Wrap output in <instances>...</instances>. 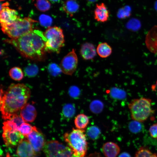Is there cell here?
<instances>
[{
    "label": "cell",
    "mask_w": 157,
    "mask_h": 157,
    "mask_svg": "<svg viewBox=\"0 0 157 157\" xmlns=\"http://www.w3.org/2000/svg\"><path fill=\"white\" fill-rule=\"evenodd\" d=\"M46 40L42 31L34 30L17 38L6 39L4 41L12 45L25 57L42 61L45 57Z\"/></svg>",
    "instance_id": "6da1fadb"
},
{
    "label": "cell",
    "mask_w": 157,
    "mask_h": 157,
    "mask_svg": "<svg viewBox=\"0 0 157 157\" xmlns=\"http://www.w3.org/2000/svg\"><path fill=\"white\" fill-rule=\"evenodd\" d=\"M0 109L2 118H10L27 104L30 96L29 89L23 84H11L6 91H1Z\"/></svg>",
    "instance_id": "7a4b0ae2"
},
{
    "label": "cell",
    "mask_w": 157,
    "mask_h": 157,
    "mask_svg": "<svg viewBox=\"0 0 157 157\" xmlns=\"http://www.w3.org/2000/svg\"><path fill=\"white\" fill-rule=\"evenodd\" d=\"M63 138L74 155L80 157L85 155L88 143L85 130L73 128L71 131L65 133Z\"/></svg>",
    "instance_id": "3957f363"
},
{
    "label": "cell",
    "mask_w": 157,
    "mask_h": 157,
    "mask_svg": "<svg viewBox=\"0 0 157 157\" xmlns=\"http://www.w3.org/2000/svg\"><path fill=\"white\" fill-rule=\"evenodd\" d=\"M151 102V99L145 97L132 100L128 107L132 119L140 122L146 121L154 111Z\"/></svg>",
    "instance_id": "277c9868"
},
{
    "label": "cell",
    "mask_w": 157,
    "mask_h": 157,
    "mask_svg": "<svg viewBox=\"0 0 157 157\" xmlns=\"http://www.w3.org/2000/svg\"><path fill=\"white\" fill-rule=\"evenodd\" d=\"M35 22H37L29 17H19L11 24L2 26L1 29L11 39H16L33 30V24Z\"/></svg>",
    "instance_id": "5b68a950"
},
{
    "label": "cell",
    "mask_w": 157,
    "mask_h": 157,
    "mask_svg": "<svg viewBox=\"0 0 157 157\" xmlns=\"http://www.w3.org/2000/svg\"><path fill=\"white\" fill-rule=\"evenodd\" d=\"M46 40L45 49L46 51L60 53L65 45L64 36L63 30L57 26L48 28L44 33Z\"/></svg>",
    "instance_id": "8992f818"
},
{
    "label": "cell",
    "mask_w": 157,
    "mask_h": 157,
    "mask_svg": "<svg viewBox=\"0 0 157 157\" xmlns=\"http://www.w3.org/2000/svg\"><path fill=\"white\" fill-rule=\"evenodd\" d=\"M47 157H72L73 152L68 147L56 140L45 143L43 148Z\"/></svg>",
    "instance_id": "52a82bcc"
},
{
    "label": "cell",
    "mask_w": 157,
    "mask_h": 157,
    "mask_svg": "<svg viewBox=\"0 0 157 157\" xmlns=\"http://www.w3.org/2000/svg\"><path fill=\"white\" fill-rule=\"evenodd\" d=\"M73 49L62 59L60 66L62 72L64 74L72 75L76 71L78 64V58Z\"/></svg>",
    "instance_id": "ba28073f"
},
{
    "label": "cell",
    "mask_w": 157,
    "mask_h": 157,
    "mask_svg": "<svg viewBox=\"0 0 157 157\" xmlns=\"http://www.w3.org/2000/svg\"><path fill=\"white\" fill-rule=\"evenodd\" d=\"M8 5V2L1 4L0 20L1 27L11 24L19 17L17 12L9 8L7 6Z\"/></svg>",
    "instance_id": "9c48e42d"
},
{
    "label": "cell",
    "mask_w": 157,
    "mask_h": 157,
    "mask_svg": "<svg viewBox=\"0 0 157 157\" xmlns=\"http://www.w3.org/2000/svg\"><path fill=\"white\" fill-rule=\"evenodd\" d=\"M3 130V139L7 147H12L18 145L25 137L19 131Z\"/></svg>",
    "instance_id": "30bf717a"
},
{
    "label": "cell",
    "mask_w": 157,
    "mask_h": 157,
    "mask_svg": "<svg viewBox=\"0 0 157 157\" xmlns=\"http://www.w3.org/2000/svg\"><path fill=\"white\" fill-rule=\"evenodd\" d=\"M26 137L32 145L35 152L40 151L46 142L44 135L35 127L33 130Z\"/></svg>",
    "instance_id": "8fae6325"
},
{
    "label": "cell",
    "mask_w": 157,
    "mask_h": 157,
    "mask_svg": "<svg viewBox=\"0 0 157 157\" xmlns=\"http://www.w3.org/2000/svg\"><path fill=\"white\" fill-rule=\"evenodd\" d=\"M145 42L149 50L157 55V25L149 31L146 35Z\"/></svg>",
    "instance_id": "7c38bea8"
},
{
    "label": "cell",
    "mask_w": 157,
    "mask_h": 157,
    "mask_svg": "<svg viewBox=\"0 0 157 157\" xmlns=\"http://www.w3.org/2000/svg\"><path fill=\"white\" fill-rule=\"evenodd\" d=\"M94 13V19L98 22L104 23L109 19V11L104 3L97 4Z\"/></svg>",
    "instance_id": "4fadbf2b"
},
{
    "label": "cell",
    "mask_w": 157,
    "mask_h": 157,
    "mask_svg": "<svg viewBox=\"0 0 157 157\" xmlns=\"http://www.w3.org/2000/svg\"><path fill=\"white\" fill-rule=\"evenodd\" d=\"M35 152L29 141L24 140L18 145L16 153L19 157H33Z\"/></svg>",
    "instance_id": "5bb4252c"
},
{
    "label": "cell",
    "mask_w": 157,
    "mask_h": 157,
    "mask_svg": "<svg viewBox=\"0 0 157 157\" xmlns=\"http://www.w3.org/2000/svg\"><path fill=\"white\" fill-rule=\"evenodd\" d=\"M24 122L20 115H15L3 123V129L18 131L22 124Z\"/></svg>",
    "instance_id": "9a60e30c"
},
{
    "label": "cell",
    "mask_w": 157,
    "mask_h": 157,
    "mask_svg": "<svg viewBox=\"0 0 157 157\" xmlns=\"http://www.w3.org/2000/svg\"><path fill=\"white\" fill-rule=\"evenodd\" d=\"M20 115L24 122H32L37 116L36 110L33 105L30 103L26 104L21 110Z\"/></svg>",
    "instance_id": "2e32d148"
},
{
    "label": "cell",
    "mask_w": 157,
    "mask_h": 157,
    "mask_svg": "<svg viewBox=\"0 0 157 157\" xmlns=\"http://www.w3.org/2000/svg\"><path fill=\"white\" fill-rule=\"evenodd\" d=\"M96 51L93 44L86 42L81 45L80 52L82 57L87 60L94 58L96 55Z\"/></svg>",
    "instance_id": "e0dca14e"
},
{
    "label": "cell",
    "mask_w": 157,
    "mask_h": 157,
    "mask_svg": "<svg viewBox=\"0 0 157 157\" xmlns=\"http://www.w3.org/2000/svg\"><path fill=\"white\" fill-rule=\"evenodd\" d=\"M102 150L106 157H116L120 152V148L116 144L110 142L103 145Z\"/></svg>",
    "instance_id": "ac0fdd59"
},
{
    "label": "cell",
    "mask_w": 157,
    "mask_h": 157,
    "mask_svg": "<svg viewBox=\"0 0 157 157\" xmlns=\"http://www.w3.org/2000/svg\"><path fill=\"white\" fill-rule=\"evenodd\" d=\"M79 6L74 0H67L63 4L62 9L70 17H72L78 10Z\"/></svg>",
    "instance_id": "d6986e66"
},
{
    "label": "cell",
    "mask_w": 157,
    "mask_h": 157,
    "mask_svg": "<svg viewBox=\"0 0 157 157\" xmlns=\"http://www.w3.org/2000/svg\"><path fill=\"white\" fill-rule=\"evenodd\" d=\"M98 55L102 58H106L111 54L112 49L110 45L106 42L99 44L96 49Z\"/></svg>",
    "instance_id": "ffe728a7"
},
{
    "label": "cell",
    "mask_w": 157,
    "mask_h": 157,
    "mask_svg": "<svg viewBox=\"0 0 157 157\" xmlns=\"http://www.w3.org/2000/svg\"><path fill=\"white\" fill-rule=\"evenodd\" d=\"M88 117L83 114L78 115L74 119V124L76 129L85 130L89 123Z\"/></svg>",
    "instance_id": "44dd1931"
},
{
    "label": "cell",
    "mask_w": 157,
    "mask_h": 157,
    "mask_svg": "<svg viewBox=\"0 0 157 157\" xmlns=\"http://www.w3.org/2000/svg\"><path fill=\"white\" fill-rule=\"evenodd\" d=\"M134 157H157V153H152L147 147H141L136 152Z\"/></svg>",
    "instance_id": "7402d4cb"
},
{
    "label": "cell",
    "mask_w": 157,
    "mask_h": 157,
    "mask_svg": "<svg viewBox=\"0 0 157 157\" xmlns=\"http://www.w3.org/2000/svg\"><path fill=\"white\" fill-rule=\"evenodd\" d=\"M9 74L11 78L15 81L21 80L24 77L22 70L20 68L17 67L11 68L9 70Z\"/></svg>",
    "instance_id": "603a6c76"
},
{
    "label": "cell",
    "mask_w": 157,
    "mask_h": 157,
    "mask_svg": "<svg viewBox=\"0 0 157 157\" xmlns=\"http://www.w3.org/2000/svg\"><path fill=\"white\" fill-rule=\"evenodd\" d=\"M35 5L38 10L42 12L48 10L51 7V3L48 0H36Z\"/></svg>",
    "instance_id": "cb8c5ba5"
},
{
    "label": "cell",
    "mask_w": 157,
    "mask_h": 157,
    "mask_svg": "<svg viewBox=\"0 0 157 157\" xmlns=\"http://www.w3.org/2000/svg\"><path fill=\"white\" fill-rule=\"evenodd\" d=\"M75 109L74 106L71 104H68L65 105L62 110L63 115L67 118L72 117L74 115Z\"/></svg>",
    "instance_id": "d4e9b609"
},
{
    "label": "cell",
    "mask_w": 157,
    "mask_h": 157,
    "mask_svg": "<svg viewBox=\"0 0 157 157\" xmlns=\"http://www.w3.org/2000/svg\"><path fill=\"white\" fill-rule=\"evenodd\" d=\"M24 72L26 76L28 77L35 76L38 73V68L37 65L35 64H30L24 69Z\"/></svg>",
    "instance_id": "484cf974"
},
{
    "label": "cell",
    "mask_w": 157,
    "mask_h": 157,
    "mask_svg": "<svg viewBox=\"0 0 157 157\" xmlns=\"http://www.w3.org/2000/svg\"><path fill=\"white\" fill-rule=\"evenodd\" d=\"M101 133L99 129L95 126L89 127L87 130V134L91 139L94 140L98 139Z\"/></svg>",
    "instance_id": "4316f807"
},
{
    "label": "cell",
    "mask_w": 157,
    "mask_h": 157,
    "mask_svg": "<svg viewBox=\"0 0 157 157\" xmlns=\"http://www.w3.org/2000/svg\"><path fill=\"white\" fill-rule=\"evenodd\" d=\"M131 9L130 7L126 6L119 9L117 13L118 18L124 19L128 17L131 15Z\"/></svg>",
    "instance_id": "83f0119b"
},
{
    "label": "cell",
    "mask_w": 157,
    "mask_h": 157,
    "mask_svg": "<svg viewBox=\"0 0 157 157\" xmlns=\"http://www.w3.org/2000/svg\"><path fill=\"white\" fill-rule=\"evenodd\" d=\"M90 107L92 112L95 113H99L102 111L103 104L100 101L95 100L91 103Z\"/></svg>",
    "instance_id": "f1b7e54d"
},
{
    "label": "cell",
    "mask_w": 157,
    "mask_h": 157,
    "mask_svg": "<svg viewBox=\"0 0 157 157\" xmlns=\"http://www.w3.org/2000/svg\"><path fill=\"white\" fill-rule=\"evenodd\" d=\"M35 126L24 122L22 124L18 131L25 137H26L33 130Z\"/></svg>",
    "instance_id": "f546056e"
},
{
    "label": "cell",
    "mask_w": 157,
    "mask_h": 157,
    "mask_svg": "<svg viewBox=\"0 0 157 157\" xmlns=\"http://www.w3.org/2000/svg\"><path fill=\"white\" fill-rule=\"evenodd\" d=\"M39 20L40 25L46 28L50 27L53 21L51 17L45 14L40 15L39 17Z\"/></svg>",
    "instance_id": "4dcf8cb0"
},
{
    "label": "cell",
    "mask_w": 157,
    "mask_h": 157,
    "mask_svg": "<svg viewBox=\"0 0 157 157\" xmlns=\"http://www.w3.org/2000/svg\"><path fill=\"white\" fill-rule=\"evenodd\" d=\"M48 70L52 76H55L60 74L62 72L60 67L55 63H51L48 66Z\"/></svg>",
    "instance_id": "1f68e13d"
},
{
    "label": "cell",
    "mask_w": 157,
    "mask_h": 157,
    "mask_svg": "<svg viewBox=\"0 0 157 157\" xmlns=\"http://www.w3.org/2000/svg\"><path fill=\"white\" fill-rule=\"evenodd\" d=\"M131 122L129 125V128L133 133H136L139 132L141 129L140 122L133 120Z\"/></svg>",
    "instance_id": "d6a6232c"
},
{
    "label": "cell",
    "mask_w": 157,
    "mask_h": 157,
    "mask_svg": "<svg viewBox=\"0 0 157 157\" xmlns=\"http://www.w3.org/2000/svg\"><path fill=\"white\" fill-rule=\"evenodd\" d=\"M110 93L112 97L118 99L123 98L125 96V93L123 90L117 88L112 89Z\"/></svg>",
    "instance_id": "836d02e7"
},
{
    "label": "cell",
    "mask_w": 157,
    "mask_h": 157,
    "mask_svg": "<svg viewBox=\"0 0 157 157\" xmlns=\"http://www.w3.org/2000/svg\"><path fill=\"white\" fill-rule=\"evenodd\" d=\"M149 132L152 137L157 138V123L153 124L150 127Z\"/></svg>",
    "instance_id": "e575fe53"
},
{
    "label": "cell",
    "mask_w": 157,
    "mask_h": 157,
    "mask_svg": "<svg viewBox=\"0 0 157 157\" xmlns=\"http://www.w3.org/2000/svg\"><path fill=\"white\" fill-rule=\"evenodd\" d=\"M69 93L70 96L73 97H77L79 95V90L75 86L71 87L69 90Z\"/></svg>",
    "instance_id": "d590c367"
},
{
    "label": "cell",
    "mask_w": 157,
    "mask_h": 157,
    "mask_svg": "<svg viewBox=\"0 0 157 157\" xmlns=\"http://www.w3.org/2000/svg\"><path fill=\"white\" fill-rule=\"evenodd\" d=\"M86 157H102L101 154L97 152H95L90 154Z\"/></svg>",
    "instance_id": "8d00e7d4"
},
{
    "label": "cell",
    "mask_w": 157,
    "mask_h": 157,
    "mask_svg": "<svg viewBox=\"0 0 157 157\" xmlns=\"http://www.w3.org/2000/svg\"><path fill=\"white\" fill-rule=\"evenodd\" d=\"M118 157H131V156L128 153L123 152Z\"/></svg>",
    "instance_id": "74e56055"
},
{
    "label": "cell",
    "mask_w": 157,
    "mask_h": 157,
    "mask_svg": "<svg viewBox=\"0 0 157 157\" xmlns=\"http://www.w3.org/2000/svg\"><path fill=\"white\" fill-rule=\"evenodd\" d=\"M97 1V0H87V1L89 4H92Z\"/></svg>",
    "instance_id": "f35d334b"
},
{
    "label": "cell",
    "mask_w": 157,
    "mask_h": 157,
    "mask_svg": "<svg viewBox=\"0 0 157 157\" xmlns=\"http://www.w3.org/2000/svg\"><path fill=\"white\" fill-rule=\"evenodd\" d=\"M51 2L53 3L58 2H59L60 0H49Z\"/></svg>",
    "instance_id": "ab89813d"
},
{
    "label": "cell",
    "mask_w": 157,
    "mask_h": 157,
    "mask_svg": "<svg viewBox=\"0 0 157 157\" xmlns=\"http://www.w3.org/2000/svg\"><path fill=\"white\" fill-rule=\"evenodd\" d=\"M154 8L157 11V1L155 3Z\"/></svg>",
    "instance_id": "60d3db41"
},
{
    "label": "cell",
    "mask_w": 157,
    "mask_h": 157,
    "mask_svg": "<svg viewBox=\"0 0 157 157\" xmlns=\"http://www.w3.org/2000/svg\"><path fill=\"white\" fill-rule=\"evenodd\" d=\"M72 157H80L78 156H75L73 155L72 156Z\"/></svg>",
    "instance_id": "b9f144b4"
},
{
    "label": "cell",
    "mask_w": 157,
    "mask_h": 157,
    "mask_svg": "<svg viewBox=\"0 0 157 157\" xmlns=\"http://www.w3.org/2000/svg\"><path fill=\"white\" fill-rule=\"evenodd\" d=\"M4 0H0V1H4Z\"/></svg>",
    "instance_id": "7bdbcfd3"
},
{
    "label": "cell",
    "mask_w": 157,
    "mask_h": 157,
    "mask_svg": "<svg viewBox=\"0 0 157 157\" xmlns=\"http://www.w3.org/2000/svg\"><path fill=\"white\" fill-rule=\"evenodd\" d=\"M33 157H36V156H33Z\"/></svg>",
    "instance_id": "ee69618b"
},
{
    "label": "cell",
    "mask_w": 157,
    "mask_h": 157,
    "mask_svg": "<svg viewBox=\"0 0 157 157\" xmlns=\"http://www.w3.org/2000/svg\"><path fill=\"white\" fill-rule=\"evenodd\" d=\"M156 85H157V83H156Z\"/></svg>",
    "instance_id": "f6af8a7d"
}]
</instances>
